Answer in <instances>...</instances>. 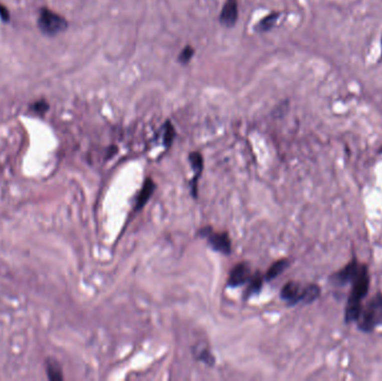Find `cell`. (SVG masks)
Wrapping results in <instances>:
<instances>
[{
	"instance_id": "obj_1",
	"label": "cell",
	"mask_w": 382,
	"mask_h": 381,
	"mask_svg": "<svg viewBox=\"0 0 382 381\" xmlns=\"http://www.w3.org/2000/svg\"><path fill=\"white\" fill-rule=\"evenodd\" d=\"M351 292L349 294L344 319L346 323L357 322L362 309V300L366 298L370 289V275L367 264H361L360 271L352 282Z\"/></svg>"
},
{
	"instance_id": "obj_2",
	"label": "cell",
	"mask_w": 382,
	"mask_h": 381,
	"mask_svg": "<svg viewBox=\"0 0 382 381\" xmlns=\"http://www.w3.org/2000/svg\"><path fill=\"white\" fill-rule=\"evenodd\" d=\"M358 327L362 332L370 333L382 324V293L378 292L363 305L357 320Z\"/></svg>"
},
{
	"instance_id": "obj_3",
	"label": "cell",
	"mask_w": 382,
	"mask_h": 381,
	"mask_svg": "<svg viewBox=\"0 0 382 381\" xmlns=\"http://www.w3.org/2000/svg\"><path fill=\"white\" fill-rule=\"evenodd\" d=\"M37 26L44 35L55 36L67 29L68 22L59 13L44 7L39 9Z\"/></svg>"
},
{
	"instance_id": "obj_4",
	"label": "cell",
	"mask_w": 382,
	"mask_h": 381,
	"mask_svg": "<svg viewBox=\"0 0 382 381\" xmlns=\"http://www.w3.org/2000/svg\"><path fill=\"white\" fill-rule=\"evenodd\" d=\"M199 235L207 238L209 245L216 252H219L224 255H229L232 253V242L228 233H216L211 227H205L199 230Z\"/></svg>"
},
{
	"instance_id": "obj_5",
	"label": "cell",
	"mask_w": 382,
	"mask_h": 381,
	"mask_svg": "<svg viewBox=\"0 0 382 381\" xmlns=\"http://www.w3.org/2000/svg\"><path fill=\"white\" fill-rule=\"evenodd\" d=\"M360 267L361 264L355 258V260H352L350 263H348L343 269L334 273V274L330 277V282H331L332 285L338 286V288H342V286L349 283L351 284L357 277L358 273H359Z\"/></svg>"
},
{
	"instance_id": "obj_6",
	"label": "cell",
	"mask_w": 382,
	"mask_h": 381,
	"mask_svg": "<svg viewBox=\"0 0 382 381\" xmlns=\"http://www.w3.org/2000/svg\"><path fill=\"white\" fill-rule=\"evenodd\" d=\"M252 276L251 266L247 263H240V264L236 265L232 272H230L227 284L228 286H232V288H238V286H242L251 281Z\"/></svg>"
},
{
	"instance_id": "obj_7",
	"label": "cell",
	"mask_w": 382,
	"mask_h": 381,
	"mask_svg": "<svg viewBox=\"0 0 382 381\" xmlns=\"http://www.w3.org/2000/svg\"><path fill=\"white\" fill-rule=\"evenodd\" d=\"M303 290L304 286L301 285L297 282L291 281L286 283L281 291V298L290 305H295L302 303V298H303Z\"/></svg>"
},
{
	"instance_id": "obj_8",
	"label": "cell",
	"mask_w": 382,
	"mask_h": 381,
	"mask_svg": "<svg viewBox=\"0 0 382 381\" xmlns=\"http://www.w3.org/2000/svg\"><path fill=\"white\" fill-rule=\"evenodd\" d=\"M238 19V0H226L219 20L226 27H233Z\"/></svg>"
},
{
	"instance_id": "obj_9",
	"label": "cell",
	"mask_w": 382,
	"mask_h": 381,
	"mask_svg": "<svg viewBox=\"0 0 382 381\" xmlns=\"http://www.w3.org/2000/svg\"><path fill=\"white\" fill-rule=\"evenodd\" d=\"M154 189H155L154 181L151 179V178L145 179L143 186L140 190L138 198H136V201H135V210L142 209L143 207L147 205V202L151 198V196H152Z\"/></svg>"
},
{
	"instance_id": "obj_10",
	"label": "cell",
	"mask_w": 382,
	"mask_h": 381,
	"mask_svg": "<svg viewBox=\"0 0 382 381\" xmlns=\"http://www.w3.org/2000/svg\"><path fill=\"white\" fill-rule=\"evenodd\" d=\"M190 163L192 166V170L195 172V179H193V195H196L197 192V180L198 178L201 176L202 169H204V158H202L201 153L199 152H192L189 156Z\"/></svg>"
},
{
	"instance_id": "obj_11",
	"label": "cell",
	"mask_w": 382,
	"mask_h": 381,
	"mask_svg": "<svg viewBox=\"0 0 382 381\" xmlns=\"http://www.w3.org/2000/svg\"><path fill=\"white\" fill-rule=\"evenodd\" d=\"M46 373L50 381H62L64 379L62 367L54 358H48L46 360Z\"/></svg>"
},
{
	"instance_id": "obj_12",
	"label": "cell",
	"mask_w": 382,
	"mask_h": 381,
	"mask_svg": "<svg viewBox=\"0 0 382 381\" xmlns=\"http://www.w3.org/2000/svg\"><path fill=\"white\" fill-rule=\"evenodd\" d=\"M289 266H290V261L287 260V258H282V260L275 262L274 264L268 269L266 273V280L271 281V280L276 279V277L278 275H281Z\"/></svg>"
},
{
	"instance_id": "obj_13",
	"label": "cell",
	"mask_w": 382,
	"mask_h": 381,
	"mask_svg": "<svg viewBox=\"0 0 382 381\" xmlns=\"http://www.w3.org/2000/svg\"><path fill=\"white\" fill-rule=\"evenodd\" d=\"M321 295V288L318 284H308L304 286L303 290V298H302V303L309 304L317 301Z\"/></svg>"
},
{
	"instance_id": "obj_14",
	"label": "cell",
	"mask_w": 382,
	"mask_h": 381,
	"mask_svg": "<svg viewBox=\"0 0 382 381\" xmlns=\"http://www.w3.org/2000/svg\"><path fill=\"white\" fill-rule=\"evenodd\" d=\"M278 17H280V12H272V13H270V15L264 18V19L258 23L257 29L259 31H267V30H270L271 28L275 25V22L277 21Z\"/></svg>"
},
{
	"instance_id": "obj_15",
	"label": "cell",
	"mask_w": 382,
	"mask_h": 381,
	"mask_svg": "<svg viewBox=\"0 0 382 381\" xmlns=\"http://www.w3.org/2000/svg\"><path fill=\"white\" fill-rule=\"evenodd\" d=\"M29 110L35 113V114L39 116H44L47 112L49 111V103L47 102L45 98H41L39 101H36L31 103L29 106Z\"/></svg>"
},
{
	"instance_id": "obj_16",
	"label": "cell",
	"mask_w": 382,
	"mask_h": 381,
	"mask_svg": "<svg viewBox=\"0 0 382 381\" xmlns=\"http://www.w3.org/2000/svg\"><path fill=\"white\" fill-rule=\"evenodd\" d=\"M249 282H251V283H249V286L247 289V295H253L261 291L263 286V277L259 273H257L255 276H252V279Z\"/></svg>"
},
{
	"instance_id": "obj_17",
	"label": "cell",
	"mask_w": 382,
	"mask_h": 381,
	"mask_svg": "<svg viewBox=\"0 0 382 381\" xmlns=\"http://www.w3.org/2000/svg\"><path fill=\"white\" fill-rule=\"evenodd\" d=\"M174 138H176V130H174V128L170 122H167L166 126H164V134H163L164 145H166L167 148H169L173 142Z\"/></svg>"
},
{
	"instance_id": "obj_18",
	"label": "cell",
	"mask_w": 382,
	"mask_h": 381,
	"mask_svg": "<svg viewBox=\"0 0 382 381\" xmlns=\"http://www.w3.org/2000/svg\"><path fill=\"white\" fill-rule=\"evenodd\" d=\"M193 54H195V50H193V48L191 46H187L185 49H183L180 55H179V62H180L181 64H187L190 62V59L192 58Z\"/></svg>"
},
{
	"instance_id": "obj_19",
	"label": "cell",
	"mask_w": 382,
	"mask_h": 381,
	"mask_svg": "<svg viewBox=\"0 0 382 381\" xmlns=\"http://www.w3.org/2000/svg\"><path fill=\"white\" fill-rule=\"evenodd\" d=\"M197 357L200 361L205 362V364L210 365V366H212V364H214V361H215L214 356H212L208 350H200L197 354Z\"/></svg>"
},
{
	"instance_id": "obj_20",
	"label": "cell",
	"mask_w": 382,
	"mask_h": 381,
	"mask_svg": "<svg viewBox=\"0 0 382 381\" xmlns=\"http://www.w3.org/2000/svg\"><path fill=\"white\" fill-rule=\"evenodd\" d=\"M0 18L3 22L10 21V12H9L8 8L1 3H0Z\"/></svg>"
},
{
	"instance_id": "obj_21",
	"label": "cell",
	"mask_w": 382,
	"mask_h": 381,
	"mask_svg": "<svg viewBox=\"0 0 382 381\" xmlns=\"http://www.w3.org/2000/svg\"><path fill=\"white\" fill-rule=\"evenodd\" d=\"M381 43H382V38H381Z\"/></svg>"
}]
</instances>
